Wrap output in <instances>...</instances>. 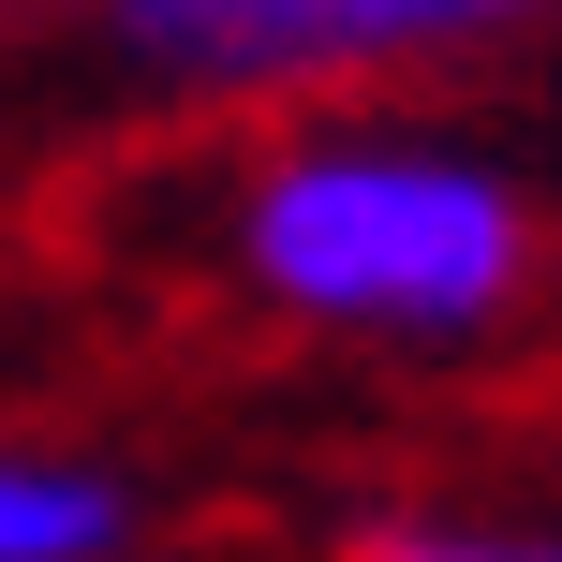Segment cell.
Instances as JSON below:
<instances>
[{"mask_svg": "<svg viewBox=\"0 0 562 562\" xmlns=\"http://www.w3.org/2000/svg\"><path fill=\"white\" fill-rule=\"evenodd\" d=\"M237 267H252V296L340 340H474L533 281V207L474 148L326 134L237 193Z\"/></svg>", "mask_w": 562, "mask_h": 562, "instance_id": "1", "label": "cell"}, {"mask_svg": "<svg viewBox=\"0 0 562 562\" xmlns=\"http://www.w3.org/2000/svg\"><path fill=\"white\" fill-rule=\"evenodd\" d=\"M533 0H104V45L164 89H296L370 59H445Z\"/></svg>", "mask_w": 562, "mask_h": 562, "instance_id": "2", "label": "cell"}, {"mask_svg": "<svg viewBox=\"0 0 562 562\" xmlns=\"http://www.w3.org/2000/svg\"><path fill=\"white\" fill-rule=\"evenodd\" d=\"M119 548H134V488L119 474L0 445V562H119Z\"/></svg>", "mask_w": 562, "mask_h": 562, "instance_id": "3", "label": "cell"}, {"mask_svg": "<svg viewBox=\"0 0 562 562\" xmlns=\"http://www.w3.org/2000/svg\"><path fill=\"white\" fill-rule=\"evenodd\" d=\"M356 562H562V533H504V518H385Z\"/></svg>", "mask_w": 562, "mask_h": 562, "instance_id": "4", "label": "cell"}]
</instances>
